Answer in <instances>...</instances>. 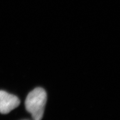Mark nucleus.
<instances>
[{
	"instance_id": "nucleus-1",
	"label": "nucleus",
	"mask_w": 120,
	"mask_h": 120,
	"mask_svg": "<svg viewBox=\"0 0 120 120\" xmlns=\"http://www.w3.org/2000/svg\"><path fill=\"white\" fill-rule=\"evenodd\" d=\"M46 102L47 94L42 88H36L28 94L25 101V107L34 120H42Z\"/></svg>"
},
{
	"instance_id": "nucleus-2",
	"label": "nucleus",
	"mask_w": 120,
	"mask_h": 120,
	"mask_svg": "<svg viewBox=\"0 0 120 120\" xmlns=\"http://www.w3.org/2000/svg\"><path fill=\"white\" fill-rule=\"evenodd\" d=\"M20 104V100L17 96L0 90V113L7 114L17 108Z\"/></svg>"
}]
</instances>
